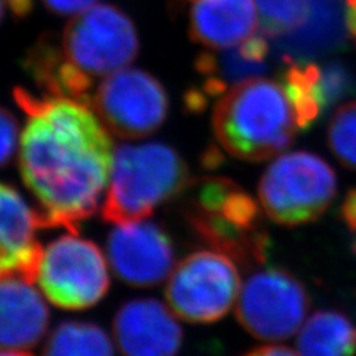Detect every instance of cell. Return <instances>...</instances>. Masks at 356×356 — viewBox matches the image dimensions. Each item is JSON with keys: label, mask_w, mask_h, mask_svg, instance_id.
Instances as JSON below:
<instances>
[{"label": "cell", "mask_w": 356, "mask_h": 356, "mask_svg": "<svg viewBox=\"0 0 356 356\" xmlns=\"http://www.w3.org/2000/svg\"><path fill=\"white\" fill-rule=\"evenodd\" d=\"M43 356H115L103 328L91 322H63L52 331Z\"/></svg>", "instance_id": "20"}, {"label": "cell", "mask_w": 356, "mask_h": 356, "mask_svg": "<svg viewBox=\"0 0 356 356\" xmlns=\"http://www.w3.org/2000/svg\"><path fill=\"white\" fill-rule=\"evenodd\" d=\"M340 214L344 225L353 233H356V187L348 192L340 208Z\"/></svg>", "instance_id": "26"}, {"label": "cell", "mask_w": 356, "mask_h": 356, "mask_svg": "<svg viewBox=\"0 0 356 356\" xmlns=\"http://www.w3.org/2000/svg\"><path fill=\"white\" fill-rule=\"evenodd\" d=\"M243 356H300V355L286 346H273V344H270V346L255 348L248 353H245Z\"/></svg>", "instance_id": "27"}, {"label": "cell", "mask_w": 356, "mask_h": 356, "mask_svg": "<svg viewBox=\"0 0 356 356\" xmlns=\"http://www.w3.org/2000/svg\"><path fill=\"white\" fill-rule=\"evenodd\" d=\"M255 33L254 0H196L192 6L191 38L205 48H227Z\"/></svg>", "instance_id": "15"}, {"label": "cell", "mask_w": 356, "mask_h": 356, "mask_svg": "<svg viewBox=\"0 0 356 356\" xmlns=\"http://www.w3.org/2000/svg\"><path fill=\"white\" fill-rule=\"evenodd\" d=\"M43 3L55 14L72 15L81 14L88 8L94 6L95 0H43Z\"/></svg>", "instance_id": "25"}, {"label": "cell", "mask_w": 356, "mask_h": 356, "mask_svg": "<svg viewBox=\"0 0 356 356\" xmlns=\"http://www.w3.org/2000/svg\"><path fill=\"white\" fill-rule=\"evenodd\" d=\"M138 35L120 9L94 5L74 17L63 35L42 36L24 60V69L51 97L89 104L97 77L127 67L137 57Z\"/></svg>", "instance_id": "2"}, {"label": "cell", "mask_w": 356, "mask_h": 356, "mask_svg": "<svg viewBox=\"0 0 356 356\" xmlns=\"http://www.w3.org/2000/svg\"><path fill=\"white\" fill-rule=\"evenodd\" d=\"M346 21L349 35L356 42V0H346Z\"/></svg>", "instance_id": "29"}, {"label": "cell", "mask_w": 356, "mask_h": 356, "mask_svg": "<svg viewBox=\"0 0 356 356\" xmlns=\"http://www.w3.org/2000/svg\"><path fill=\"white\" fill-rule=\"evenodd\" d=\"M310 298L305 285L285 269L255 272L241 288L236 318L263 341H282L303 327Z\"/></svg>", "instance_id": "8"}, {"label": "cell", "mask_w": 356, "mask_h": 356, "mask_svg": "<svg viewBox=\"0 0 356 356\" xmlns=\"http://www.w3.org/2000/svg\"><path fill=\"white\" fill-rule=\"evenodd\" d=\"M349 36L344 0H310L306 19L275 36L273 48L286 64H305L343 49Z\"/></svg>", "instance_id": "12"}, {"label": "cell", "mask_w": 356, "mask_h": 356, "mask_svg": "<svg viewBox=\"0 0 356 356\" xmlns=\"http://www.w3.org/2000/svg\"><path fill=\"white\" fill-rule=\"evenodd\" d=\"M0 356H31L22 350H0Z\"/></svg>", "instance_id": "30"}, {"label": "cell", "mask_w": 356, "mask_h": 356, "mask_svg": "<svg viewBox=\"0 0 356 356\" xmlns=\"http://www.w3.org/2000/svg\"><path fill=\"white\" fill-rule=\"evenodd\" d=\"M89 104L108 131L125 140L150 136L168 115V95L161 82L137 69L108 74Z\"/></svg>", "instance_id": "9"}, {"label": "cell", "mask_w": 356, "mask_h": 356, "mask_svg": "<svg viewBox=\"0 0 356 356\" xmlns=\"http://www.w3.org/2000/svg\"><path fill=\"white\" fill-rule=\"evenodd\" d=\"M213 128L233 158L264 162L291 146L298 127L282 85L255 77L233 85L218 99Z\"/></svg>", "instance_id": "3"}, {"label": "cell", "mask_w": 356, "mask_h": 356, "mask_svg": "<svg viewBox=\"0 0 356 356\" xmlns=\"http://www.w3.org/2000/svg\"><path fill=\"white\" fill-rule=\"evenodd\" d=\"M184 217L195 235L214 251L227 255L245 270L266 263L270 238L266 229L247 230L209 211L187 205Z\"/></svg>", "instance_id": "16"}, {"label": "cell", "mask_w": 356, "mask_h": 356, "mask_svg": "<svg viewBox=\"0 0 356 356\" xmlns=\"http://www.w3.org/2000/svg\"><path fill=\"white\" fill-rule=\"evenodd\" d=\"M8 6H10V0H0V21L3 19Z\"/></svg>", "instance_id": "31"}, {"label": "cell", "mask_w": 356, "mask_h": 356, "mask_svg": "<svg viewBox=\"0 0 356 356\" xmlns=\"http://www.w3.org/2000/svg\"><path fill=\"white\" fill-rule=\"evenodd\" d=\"M319 65L314 63L288 64L281 74V83L293 107L297 127L307 129L324 113L318 92Z\"/></svg>", "instance_id": "19"}, {"label": "cell", "mask_w": 356, "mask_h": 356, "mask_svg": "<svg viewBox=\"0 0 356 356\" xmlns=\"http://www.w3.org/2000/svg\"><path fill=\"white\" fill-rule=\"evenodd\" d=\"M300 356H356V325L336 310H319L300 328Z\"/></svg>", "instance_id": "18"}, {"label": "cell", "mask_w": 356, "mask_h": 356, "mask_svg": "<svg viewBox=\"0 0 356 356\" xmlns=\"http://www.w3.org/2000/svg\"><path fill=\"white\" fill-rule=\"evenodd\" d=\"M192 183L187 163L170 146L124 144L115 152L102 216L113 225L146 220Z\"/></svg>", "instance_id": "4"}, {"label": "cell", "mask_w": 356, "mask_h": 356, "mask_svg": "<svg viewBox=\"0 0 356 356\" xmlns=\"http://www.w3.org/2000/svg\"><path fill=\"white\" fill-rule=\"evenodd\" d=\"M327 140L337 161L346 168L356 170V99L343 104L332 115Z\"/></svg>", "instance_id": "21"}, {"label": "cell", "mask_w": 356, "mask_h": 356, "mask_svg": "<svg viewBox=\"0 0 356 356\" xmlns=\"http://www.w3.org/2000/svg\"><path fill=\"white\" fill-rule=\"evenodd\" d=\"M269 43L264 33H255L233 49L202 52L196 58V70L207 79L200 88L208 99L227 92L229 85L261 77L269 69Z\"/></svg>", "instance_id": "17"}, {"label": "cell", "mask_w": 356, "mask_h": 356, "mask_svg": "<svg viewBox=\"0 0 356 356\" xmlns=\"http://www.w3.org/2000/svg\"><path fill=\"white\" fill-rule=\"evenodd\" d=\"M260 10L266 36H280L302 24L309 14L310 0H254Z\"/></svg>", "instance_id": "22"}, {"label": "cell", "mask_w": 356, "mask_h": 356, "mask_svg": "<svg viewBox=\"0 0 356 356\" xmlns=\"http://www.w3.org/2000/svg\"><path fill=\"white\" fill-rule=\"evenodd\" d=\"M113 332L124 356H175L183 343L174 312L153 298L131 300L122 306Z\"/></svg>", "instance_id": "11"}, {"label": "cell", "mask_w": 356, "mask_h": 356, "mask_svg": "<svg viewBox=\"0 0 356 356\" xmlns=\"http://www.w3.org/2000/svg\"><path fill=\"white\" fill-rule=\"evenodd\" d=\"M36 282L52 305L81 310L106 296L110 277L104 255L94 242L67 235L42 251Z\"/></svg>", "instance_id": "7"}, {"label": "cell", "mask_w": 356, "mask_h": 356, "mask_svg": "<svg viewBox=\"0 0 356 356\" xmlns=\"http://www.w3.org/2000/svg\"><path fill=\"white\" fill-rule=\"evenodd\" d=\"M222 162H225V156H222L220 149L216 146H209L202 156V163L208 170L218 168L220 165H222Z\"/></svg>", "instance_id": "28"}, {"label": "cell", "mask_w": 356, "mask_h": 356, "mask_svg": "<svg viewBox=\"0 0 356 356\" xmlns=\"http://www.w3.org/2000/svg\"><path fill=\"white\" fill-rule=\"evenodd\" d=\"M49 325V309L18 272L0 273V350L30 349L43 339Z\"/></svg>", "instance_id": "13"}, {"label": "cell", "mask_w": 356, "mask_h": 356, "mask_svg": "<svg viewBox=\"0 0 356 356\" xmlns=\"http://www.w3.org/2000/svg\"><path fill=\"white\" fill-rule=\"evenodd\" d=\"M238 264L218 251H195L178 263L165 289L174 315L192 324L225 318L241 293Z\"/></svg>", "instance_id": "6"}, {"label": "cell", "mask_w": 356, "mask_h": 356, "mask_svg": "<svg viewBox=\"0 0 356 356\" xmlns=\"http://www.w3.org/2000/svg\"><path fill=\"white\" fill-rule=\"evenodd\" d=\"M43 229L38 211L22 196L0 183V273L18 272L36 282L43 248L36 233Z\"/></svg>", "instance_id": "14"}, {"label": "cell", "mask_w": 356, "mask_h": 356, "mask_svg": "<svg viewBox=\"0 0 356 356\" xmlns=\"http://www.w3.org/2000/svg\"><path fill=\"white\" fill-rule=\"evenodd\" d=\"M27 115L21 136L22 181L38 199L43 227L76 232L98 208L113 166V144L89 104L67 97H36L17 88Z\"/></svg>", "instance_id": "1"}, {"label": "cell", "mask_w": 356, "mask_h": 356, "mask_svg": "<svg viewBox=\"0 0 356 356\" xmlns=\"http://www.w3.org/2000/svg\"><path fill=\"white\" fill-rule=\"evenodd\" d=\"M116 226L107 242L115 273L125 284L141 288L165 281L174 266V247L166 232L146 220Z\"/></svg>", "instance_id": "10"}, {"label": "cell", "mask_w": 356, "mask_h": 356, "mask_svg": "<svg viewBox=\"0 0 356 356\" xmlns=\"http://www.w3.org/2000/svg\"><path fill=\"white\" fill-rule=\"evenodd\" d=\"M318 92L324 111L356 92V77L341 61H328L319 65Z\"/></svg>", "instance_id": "23"}, {"label": "cell", "mask_w": 356, "mask_h": 356, "mask_svg": "<svg viewBox=\"0 0 356 356\" xmlns=\"http://www.w3.org/2000/svg\"><path fill=\"white\" fill-rule=\"evenodd\" d=\"M337 195V175L315 153L293 152L269 165L259 183L264 213L281 226H303L324 216Z\"/></svg>", "instance_id": "5"}, {"label": "cell", "mask_w": 356, "mask_h": 356, "mask_svg": "<svg viewBox=\"0 0 356 356\" xmlns=\"http://www.w3.org/2000/svg\"><path fill=\"white\" fill-rule=\"evenodd\" d=\"M18 144L17 119L6 108L0 107V166L13 159Z\"/></svg>", "instance_id": "24"}]
</instances>
